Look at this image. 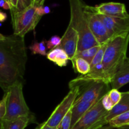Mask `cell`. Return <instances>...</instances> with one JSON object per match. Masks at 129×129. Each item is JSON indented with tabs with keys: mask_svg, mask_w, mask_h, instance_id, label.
Segmentation results:
<instances>
[{
	"mask_svg": "<svg viewBox=\"0 0 129 129\" xmlns=\"http://www.w3.org/2000/svg\"><path fill=\"white\" fill-rule=\"evenodd\" d=\"M78 95V88L77 87L70 89L68 94L55 108L49 118L43 123L49 127L57 128L67 113L71 109Z\"/></svg>",
	"mask_w": 129,
	"mask_h": 129,
	"instance_id": "ba28073f",
	"label": "cell"
},
{
	"mask_svg": "<svg viewBox=\"0 0 129 129\" xmlns=\"http://www.w3.org/2000/svg\"><path fill=\"white\" fill-rule=\"evenodd\" d=\"M129 83V57H127L120 66L110 84L112 89H118Z\"/></svg>",
	"mask_w": 129,
	"mask_h": 129,
	"instance_id": "5bb4252c",
	"label": "cell"
},
{
	"mask_svg": "<svg viewBox=\"0 0 129 129\" xmlns=\"http://www.w3.org/2000/svg\"><path fill=\"white\" fill-rule=\"evenodd\" d=\"M6 100H7V93H5L2 100L0 101V122L6 114Z\"/></svg>",
	"mask_w": 129,
	"mask_h": 129,
	"instance_id": "4316f807",
	"label": "cell"
},
{
	"mask_svg": "<svg viewBox=\"0 0 129 129\" xmlns=\"http://www.w3.org/2000/svg\"><path fill=\"white\" fill-rule=\"evenodd\" d=\"M71 62L75 73H79L81 75H85L90 71V64L85 59L81 57H76L71 60Z\"/></svg>",
	"mask_w": 129,
	"mask_h": 129,
	"instance_id": "ac0fdd59",
	"label": "cell"
},
{
	"mask_svg": "<svg viewBox=\"0 0 129 129\" xmlns=\"http://www.w3.org/2000/svg\"><path fill=\"white\" fill-rule=\"evenodd\" d=\"M100 46L101 45H96V46L92 47L89 48V49H84V50H81V51H78L76 54L74 58H83V59L87 60L89 64H91L93 58L95 56L97 52L98 51L99 49L100 48Z\"/></svg>",
	"mask_w": 129,
	"mask_h": 129,
	"instance_id": "ffe728a7",
	"label": "cell"
},
{
	"mask_svg": "<svg viewBox=\"0 0 129 129\" xmlns=\"http://www.w3.org/2000/svg\"><path fill=\"white\" fill-rule=\"evenodd\" d=\"M6 1H8V0H6Z\"/></svg>",
	"mask_w": 129,
	"mask_h": 129,
	"instance_id": "d590c367",
	"label": "cell"
},
{
	"mask_svg": "<svg viewBox=\"0 0 129 129\" xmlns=\"http://www.w3.org/2000/svg\"><path fill=\"white\" fill-rule=\"evenodd\" d=\"M5 37H6V36H4L3 34H0V40H4V39H5Z\"/></svg>",
	"mask_w": 129,
	"mask_h": 129,
	"instance_id": "836d02e7",
	"label": "cell"
},
{
	"mask_svg": "<svg viewBox=\"0 0 129 129\" xmlns=\"http://www.w3.org/2000/svg\"><path fill=\"white\" fill-rule=\"evenodd\" d=\"M36 9L37 6L31 5L23 11L11 13L14 35L25 37L28 31L35 28L42 18Z\"/></svg>",
	"mask_w": 129,
	"mask_h": 129,
	"instance_id": "8992f818",
	"label": "cell"
},
{
	"mask_svg": "<svg viewBox=\"0 0 129 129\" xmlns=\"http://www.w3.org/2000/svg\"><path fill=\"white\" fill-rule=\"evenodd\" d=\"M108 112L103 108L102 99L96 102L71 129H98L108 125L106 117Z\"/></svg>",
	"mask_w": 129,
	"mask_h": 129,
	"instance_id": "52a82bcc",
	"label": "cell"
},
{
	"mask_svg": "<svg viewBox=\"0 0 129 129\" xmlns=\"http://www.w3.org/2000/svg\"><path fill=\"white\" fill-rule=\"evenodd\" d=\"M113 128L112 127V126H110L109 124H108V125H107L103 126V127H101V128H100L98 129H113Z\"/></svg>",
	"mask_w": 129,
	"mask_h": 129,
	"instance_id": "d6a6232c",
	"label": "cell"
},
{
	"mask_svg": "<svg viewBox=\"0 0 129 129\" xmlns=\"http://www.w3.org/2000/svg\"><path fill=\"white\" fill-rule=\"evenodd\" d=\"M109 84L105 81L91 79L84 75H80L69 82V89L74 87L78 88V95L74 103L80 102L96 103L110 91Z\"/></svg>",
	"mask_w": 129,
	"mask_h": 129,
	"instance_id": "277c9868",
	"label": "cell"
},
{
	"mask_svg": "<svg viewBox=\"0 0 129 129\" xmlns=\"http://www.w3.org/2000/svg\"><path fill=\"white\" fill-rule=\"evenodd\" d=\"M95 11L99 15L111 17L129 18L125 5L120 3H104L94 6Z\"/></svg>",
	"mask_w": 129,
	"mask_h": 129,
	"instance_id": "7c38bea8",
	"label": "cell"
},
{
	"mask_svg": "<svg viewBox=\"0 0 129 129\" xmlns=\"http://www.w3.org/2000/svg\"><path fill=\"white\" fill-rule=\"evenodd\" d=\"M111 39L129 34V18H117L99 15Z\"/></svg>",
	"mask_w": 129,
	"mask_h": 129,
	"instance_id": "30bf717a",
	"label": "cell"
},
{
	"mask_svg": "<svg viewBox=\"0 0 129 129\" xmlns=\"http://www.w3.org/2000/svg\"><path fill=\"white\" fill-rule=\"evenodd\" d=\"M24 1H25L26 8L28 7V6H30V5L33 4V0H24Z\"/></svg>",
	"mask_w": 129,
	"mask_h": 129,
	"instance_id": "1f68e13d",
	"label": "cell"
},
{
	"mask_svg": "<svg viewBox=\"0 0 129 129\" xmlns=\"http://www.w3.org/2000/svg\"><path fill=\"white\" fill-rule=\"evenodd\" d=\"M109 41L110 40H108V41L101 44L100 48L99 49L98 51L97 52L95 56H94L93 60H92L91 63L90 64L91 68H93V67L95 66L97 64H102V61H103V57H104L105 55V53L106 49H107V45H108V43Z\"/></svg>",
	"mask_w": 129,
	"mask_h": 129,
	"instance_id": "7402d4cb",
	"label": "cell"
},
{
	"mask_svg": "<svg viewBox=\"0 0 129 129\" xmlns=\"http://www.w3.org/2000/svg\"><path fill=\"white\" fill-rule=\"evenodd\" d=\"M128 111H129V91L122 93L120 101L108 112L106 117V120L108 123L112 118Z\"/></svg>",
	"mask_w": 129,
	"mask_h": 129,
	"instance_id": "9a60e30c",
	"label": "cell"
},
{
	"mask_svg": "<svg viewBox=\"0 0 129 129\" xmlns=\"http://www.w3.org/2000/svg\"><path fill=\"white\" fill-rule=\"evenodd\" d=\"M84 12L88 20L89 28L99 44H102L111 39L107 29L99 14L95 11L94 6L84 5Z\"/></svg>",
	"mask_w": 129,
	"mask_h": 129,
	"instance_id": "9c48e42d",
	"label": "cell"
},
{
	"mask_svg": "<svg viewBox=\"0 0 129 129\" xmlns=\"http://www.w3.org/2000/svg\"><path fill=\"white\" fill-rule=\"evenodd\" d=\"M102 103L103 108L106 110L108 111V112L112 110L113 107H114V105H113V102H112V100L110 98L108 93L106 94L105 96H103V98H102Z\"/></svg>",
	"mask_w": 129,
	"mask_h": 129,
	"instance_id": "484cf974",
	"label": "cell"
},
{
	"mask_svg": "<svg viewBox=\"0 0 129 129\" xmlns=\"http://www.w3.org/2000/svg\"><path fill=\"white\" fill-rule=\"evenodd\" d=\"M72 122V108L62 118L60 123L57 126V129H71Z\"/></svg>",
	"mask_w": 129,
	"mask_h": 129,
	"instance_id": "603a6c76",
	"label": "cell"
},
{
	"mask_svg": "<svg viewBox=\"0 0 129 129\" xmlns=\"http://www.w3.org/2000/svg\"><path fill=\"white\" fill-rule=\"evenodd\" d=\"M7 18V15L5 13L0 11V22H3Z\"/></svg>",
	"mask_w": 129,
	"mask_h": 129,
	"instance_id": "4dcf8cb0",
	"label": "cell"
},
{
	"mask_svg": "<svg viewBox=\"0 0 129 129\" xmlns=\"http://www.w3.org/2000/svg\"><path fill=\"white\" fill-rule=\"evenodd\" d=\"M45 0H34L33 5L35 6H42L44 5Z\"/></svg>",
	"mask_w": 129,
	"mask_h": 129,
	"instance_id": "f546056e",
	"label": "cell"
},
{
	"mask_svg": "<svg viewBox=\"0 0 129 129\" xmlns=\"http://www.w3.org/2000/svg\"><path fill=\"white\" fill-rule=\"evenodd\" d=\"M128 43L129 34L112 38L108 42L102 64L105 79L109 84L127 58Z\"/></svg>",
	"mask_w": 129,
	"mask_h": 129,
	"instance_id": "7a4b0ae2",
	"label": "cell"
},
{
	"mask_svg": "<svg viewBox=\"0 0 129 129\" xmlns=\"http://www.w3.org/2000/svg\"><path fill=\"white\" fill-rule=\"evenodd\" d=\"M61 40L62 37H60L57 35H54L49 40L46 41L47 49L50 50L57 47H59L60 45Z\"/></svg>",
	"mask_w": 129,
	"mask_h": 129,
	"instance_id": "cb8c5ba5",
	"label": "cell"
},
{
	"mask_svg": "<svg viewBox=\"0 0 129 129\" xmlns=\"http://www.w3.org/2000/svg\"><path fill=\"white\" fill-rule=\"evenodd\" d=\"M35 122V116L31 113L13 120H1L0 129H25L29 124Z\"/></svg>",
	"mask_w": 129,
	"mask_h": 129,
	"instance_id": "4fadbf2b",
	"label": "cell"
},
{
	"mask_svg": "<svg viewBox=\"0 0 129 129\" xmlns=\"http://www.w3.org/2000/svg\"><path fill=\"white\" fill-rule=\"evenodd\" d=\"M108 124L114 128H122L129 126V111L112 118Z\"/></svg>",
	"mask_w": 129,
	"mask_h": 129,
	"instance_id": "d6986e66",
	"label": "cell"
},
{
	"mask_svg": "<svg viewBox=\"0 0 129 129\" xmlns=\"http://www.w3.org/2000/svg\"><path fill=\"white\" fill-rule=\"evenodd\" d=\"M69 2L71 12L69 25L78 32L79 37L78 51L100 45L89 28L84 12L85 3L82 0H69Z\"/></svg>",
	"mask_w": 129,
	"mask_h": 129,
	"instance_id": "3957f363",
	"label": "cell"
},
{
	"mask_svg": "<svg viewBox=\"0 0 129 129\" xmlns=\"http://www.w3.org/2000/svg\"><path fill=\"white\" fill-rule=\"evenodd\" d=\"M35 129H57V128H54V127H49V126H47V125H45V124L42 123H40V124H39Z\"/></svg>",
	"mask_w": 129,
	"mask_h": 129,
	"instance_id": "f1b7e54d",
	"label": "cell"
},
{
	"mask_svg": "<svg viewBox=\"0 0 129 129\" xmlns=\"http://www.w3.org/2000/svg\"><path fill=\"white\" fill-rule=\"evenodd\" d=\"M108 94L110 100L113 102L114 106H115L117 103H118V102L120 101L121 98H122V93L120 92L118 89H112L111 90H110Z\"/></svg>",
	"mask_w": 129,
	"mask_h": 129,
	"instance_id": "d4e9b609",
	"label": "cell"
},
{
	"mask_svg": "<svg viewBox=\"0 0 129 129\" xmlns=\"http://www.w3.org/2000/svg\"><path fill=\"white\" fill-rule=\"evenodd\" d=\"M23 83L17 82L9 88L7 92L6 114L2 120H13L31 114L23 93Z\"/></svg>",
	"mask_w": 129,
	"mask_h": 129,
	"instance_id": "5b68a950",
	"label": "cell"
},
{
	"mask_svg": "<svg viewBox=\"0 0 129 129\" xmlns=\"http://www.w3.org/2000/svg\"><path fill=\"white\" fill-rule=\"evenodd\" d=\"M29 49L31 52L32 54H40L42 55H47V46H46V41L42 40L40 42H34L29 47Z\"/></svg>",
	"mask_w": 129,
	"mask_h": 129,
	"instance_id": "44dd1931",
	"label": "cell"
},
{
	"mask_svg": "<svg viewBox=\"0 0 129 129\" xmlns=\"http://www.w3.org/2000/svg\"><path fill=\"white\" fill-rule=\"evenodd\" d=\"M46 56L49 60L53 62L59 67L66 66L69 60L67 53L59 47L49 50L47 53Z\"/></svg>",
	"mask_w": 129,
	"mask_h": 129,
	"instance_id": "e0dca14e",
	"label": "cell"
},
{
	"mask_svg": "<svg viewBox=\"0 0 129 129\" xmlns=\"http://www.w3.org/2000/svg\"><path fill=\"white\" fill-rule=\"evenodd\" d=\"M8 2L10 3V5H11V11H14L16 9V7H17V5H18V0H8Z\"/></svg>",
	"mask_w": 129,
	"mask_h": 129,
	"instance_id": "83f0119b",
	"label": "cell"
},
{
	"mask_svg": "<svg viewBox=\"0 0 129 129\" xmlns=\"http://www.w3.org/2000/svg\"><path fill=\"white\" fill-rule=\"evenodd\" d=\"M0 1H1V0H0Z\"/></svg>",
	"mask_w": 129,
	"mask_h": 129,
	"instance_id": "8d00e7d4",
	"label": "cell"
},
{
	"mask_svg": "<svg viewBox=\"0 0 129 129\" xmlns=\"http://www.w3.org/2000/svg\"><path fill=\"white\" fill-rule=\"evenodd\" d=\"M78 43L79 37L78 32L69 24L62 37L61 43L59 47L67 53L71 61L73 60L78 51Z\"/></svg>",
	"mask_w": 129,
	"mask_h": 129,
	"instance_id": "8fae6325",
	"label": "cell"
},
{
	"mask_svg": "<svg viewBox=\"0 0 129 129\" xmlns=\"http://www.w3.org/2000/svg\"><path fill=\"white\" fill-rule=\"evenodd\" d=\"M34 0H33V3H34ZM32 5H33V4H32Z\"/></svg>",
	"mask_w": 129,
	"mask_h": 129,
	"instance_id": "e575fe53",
	"label": "cell"
},
{
	"mask_svg": "<svg viewBox=\"0 0 129 129\" xmlns=\"http://www.w3.org/2000/svg\"><path fill=\"white\" fill-rule=\"evenodd\" d=\"M95 103L88 102H80L74 103L72 107V122L71 129Z\"/></svg>",
	"mask_w": 129,
	"mask_h": 129,
	"instance_id": "2e32d148",
	"label": "cell"
},
{
	"mask_svg": "<svg viewBox=\"0 0 129 129\" xmlns=\"http://www.w3.org/2000/svg\"><path fill=\"white\" fill-rule=\"evenodd\" d=\"M26 61L24 37L13 34L0 40V87L4 93L15 83H23Z\"/></svg>",
	"mask_w": 129,
	"mask_h": 129,
	"instance_id": "6da1fadb",
	"label": "cell"
}]
</instances>
